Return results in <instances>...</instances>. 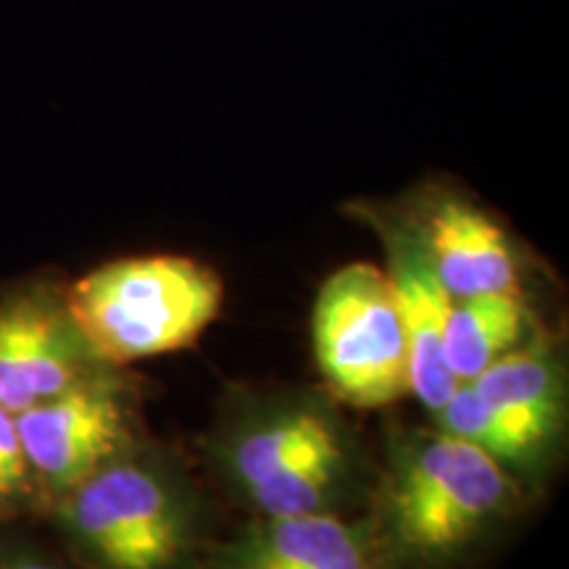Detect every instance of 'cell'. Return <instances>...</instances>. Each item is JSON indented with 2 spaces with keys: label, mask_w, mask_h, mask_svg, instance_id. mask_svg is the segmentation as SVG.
Segmentation results:
<instances>
[{
  "label": "cell",
  "mask_w": 569,
  "mask_h": 569,
  "mask_svg": "<svg viewBox=\"0 0 569 569\" xmlns=\"http://www.w3.org/2000/svg\"><path fill=\"white\" fill-rule=\"evenodd\" d=\"M222 296V280L201 261L153 253L92 269L63 306L98 365H127L196 343Z\"/></svg>",
  "instance_id": "6da1fadb"
},
{
  "label": "cell",
  "mask_w": 569,
  "mask_h": 569,
  "mask_svg": "<svg viewBox=\"0 0 569 569\" xmlns=\"http://www.w3.org/2000/svg\"><path fill=\"white\" fill-rule=\"evenodd\" d=\"M511 493L501 461L438 430L398 453L382 488V522L407 559H448L509 507Z\"/></svg>",
  "instance_id": "7a4b0ae2"
},
{
  "label": "cell",
  "mask_w": 569,
  "mask_h": 569,
  "mask_svg": "<svg viewBox=\"0 0 569 569\" xmlns=\"http://www.w3.org/2000/svg\"><path fill=\"white\" fill-rule=\"evenodd\" d=\"M327 386L359 409L386 407L409 390V356L393 284L380 267L356 261L327 277L311 319Z\"/></svg>",
  "instance_id": "3957f363"
},
{
  "label": "cell",
  "mask_w": 569,
  "mask_h": 569,
  "mask_svg": "<svg viewBox=\"0 0 569 569\" xmlns=\"http://www.w3.org/2000/svg\"><path fill=\"white\" fill-rule=\"evenodd\" d=\"M71 536L103 569H174L190 525L180 493L159 469L113 459L63 498Z\"/></svg>",
  "instance_id": "277c9868"
},
{
  "label": "cell",
  "mask_w": 569,
  "mask_h": 569,
  "mask_svg": "<svg viewBox=\"0 0 569 569\" xmlns=\"http://www.w3.org/2000/svg\"><path fill=\"white\" fill-rule=\"evenodd\" d=\"M390 213L411 232L453 301L517 293L519 253L493 211L451 182H425Z\"/></svg>",
  "instance_id": "5b68a950"
},
{
  "label": "cell",
  "mask_w": 569,
  "mask_h": 569,
  "mask_svg": "<svg viewBox=\"0 0 569 569\" xmlns=\"http://www.w3.org/2000/svg\"><path fill=\"white\" fill-rule=\"evenodd\" d=\"M13 417L30 472L63 493L122 457L132 438L130 403L101 369Z\"/></svg>",
  "instance_id": "8992f818"
},
{
  "label": "cell",
  "mask_w": 569,
  "mask_h": 569,
  "mask_svg": "<svg viewBox=\"0 0 569 569\" xmlns=\"http://www.w3.org/2000/svg\"><path fill=\"white\" fill-rule=\"evenodd\" d=\"M101 367L63 298L30 290L0 301V407L6 411L19 415Z\"/></svg>",
  "instance_id": "52a82bcc"
},
{
  "label": "cell",
  "mask_w": 569,
  "mask_h": 569,
  "mask_svg": "<svg viewBox=\"0 0 569 569\" xmlns=\"http://www.w3.org/2000/svg\"><path fill=\"white\" fill-rule=\"evenodd\" d=\"M353 213L380 234L388 253V280L393 284L398 315L409 356V390L432 415L457 393L461 382L446 365L443 332L453 298L432 272L430 261L411 232L386 203L353 206Z\"/></svg>",
  "instance_id": "ba28073f"
},
{
  "label": "cell",
  "mask_w": 569,
  "mask_h": 569,
  "mask_svg": "<svg viewBox=\"0 0 569 569\" xmlns=\"http://www.w3.org/2000/svg\"><path fill=\"white\" fill-rule=\"evenodd\" d=\"M219 569H386L365 530L311 511L264 517L222 553Z\"/></svg>",
  "instance_id": "9c48e42d"
},
{
  "label": "cell",
  "mask_w": 569,
  "mask_h": 569,
  "mask_svg": "<svg viewBox=\"0 0 569 569\" xmlns=\"http://www.w3.org/2000/svg\"><path fill=\"white\" fill-rule=\"evenodd\" d=\"M522 448L525 461L536 459L557 436L565 411V382L559 361L546 348H515L469 380Z\"/></svg>",
  "instance_id": "30bf717a"
},
{
  "label": "cell",
  "mask_w": 569,
  "mask_h": 569,
  "mask_svg": "<svg viewBox=\"0 0 569 569\" xmlns=\"http://www.w3.org/2000/svg\"><path fill=\"white\" fill-rule=\"evenodd\" d=\"M528 327L517 293H486L451 303L443 332L446 365L459 382L475 380L503 353L515 351Z\"/></svg>",
  "instance_id": "8fae6325"
},
{
  "label": "cell",
  "mask_w": 569,
  "mask_h": 569,
  "mask_svg": "<svg viewBox=\"0 0 569 569\" xmlns=\"http://www.w3.org/2000/svg\"><path fill=\"white\" fill-rule=\"evenodd\" d=\"M340 446L336 425L315 409H293L269 417L234 440L230 451L232 475L240 488L253 490L298 459Z\"/></svg>",
  "instance_id": "7c38bea8"
},
{
  "label": "cell",
  "mask_w": 569,
  "mask_h": 569,
  "mask_svg": "<svg viewBox=\"0 0 569 569\" xmlns=\"http://www.w3.org/2000/svg\"><path fill=\"white\" fill-rule=\"evenodd\" d=\"M440 432L478 446L496 461L507 465H525V453L515 436L498 422V417L486 407V401L475 393L469 382H461L448 401L436 411Z\"/></svg>",
  "instance_id": "4fadbf2b"
},
{
  "label": "cell",
  "mask_w": 569,
  "mask_h": 569,
  "mask_svg": "<svg viewBox=\"0 0 569 569\" xmlns=\"http://www.w3.org/2000/svg\"><path fill=\"white\" fill-rule=\"evenodd\" d=\"M30 478L32 472L19 438L17 417L0 407V503L24 493Z\"/></svg>",
  "instance_id": "5bb4252c"
},
{
  "label": "cell",
  "mask_w": 569,
  "mask_h": 569,
  "mask_svg": "<svg viewBox=\"0 0 569 569\" xmlns=\"http://www.w3.org/2000/svg\"><path fill=\"white\" fill-rule=\"evenodd\" d=\"M0 569H59V567L46 565V561H34V559H6L0 561Z\"/></svg>",
  "instance_id": "9a60e30c"
}]
</instances>
